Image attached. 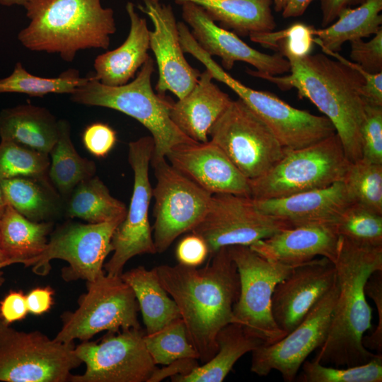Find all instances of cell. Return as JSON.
<instances>
[{"label":"cell","instance_id":"f35d334b","mask_svg":"<svg viewBox=\"0 0 382 382\" xmlns=\"http://www.w3.org/2000/svg\"><path fill=\"white\" fill-rule=\"evenodd\" d=\"M49 154L10 140L0 143V181L17 177L48 175Z\"/></svg>","mask_w":382,"mask_h":382},{"label":"cell","instance_id":"6da1fadb","mask_svg":"<svg viewBox=\"0 0 382 382\" xmlns=\"http://www.w3.org/2000/svg\"><path fill=\"white\" fill-rule=\"evenodd\" d=\"M154 270L175 301L199 360L206 363L218 350L219 332L233 323V309L239 295V275L228 247L209 255L202 268L178 263Z\"/></svg>","mask_w":382,"mask_h":382},{"label":"cell","instance_id":"4dcf8cb0","mask_svg":"<svg viewBox=\"0 0 382 382\" xmlns=\"http://www.w3.org/2000/svg\"><path fill=\"white\" fill-rule=\"evenodd\" d=\"M120 277L134 291L146 334L155 332L180 317L175 301L162 286L154 269L139 266L122 272Z\"/></svg>","mask_w":382,"mask_h":382},{"label":"cell","instance_id":"ac0fdd59","mask_svg":"<svg viewBox=\"0 0 382 382\" xmlns=\"http://www.w3.org/2000/svg\"><path fill=\"white\" fill-rule=\"evenodd\" d=\"M142 1L144 4H139L138 8L149 16L154 25V30H149V45L158 71L156 90L161 95L170 91L181 99L194 88L201 73L184 56L171 6L159 0Z\"/></svg>","mask_w":382,"mask_h":382},{"label":"cell","instance_id":"f6af8a7d","mask_svg":"<svg viewBox=\"0 0 382 382\" xmlns=\"http://www.w3.org/2000/svg\"><path fill=\"white\" fill-rule=\"evenodd\" d=\"M365 294L373 299L378 312V324L374 332L362 338V344L369 351H382V270L372 273L364 286Z\"/></svg>","mask_w":382,"mask_h":382},{"label":"cell","instance_id":"7c38bea8","mask_svg":"<svg viewBox=\"0 0 382 382\" xmlns=\"http://www.w3.org/2000/svg\"><path fill=\"white\" fill-rule=\"evenodd\" d=\"M156 179L154 242L156 253L166 251L181 234L192 231L204 219L212 194L181 173L166 158H151Z\"/></svg>","mask_w":382,"mask_h":382},{"label":"cell","instance_id":"e575fe53","mask_svg":"<svg viewBox=\"0 0 382 382\" xmlns=\"http://www.w3.org/2000/svg\"><path fill=\"white\" fill-rule=\"evenodd\" d=\"M89 79V76H81L79 71L74 69L64 71L57 77H40L30 74L19 62L8 76L0 79V93H23L35 97L50 93L71 94Z\"/></svg>","mask_w":382,"mask_h":382},{"label":"cell","instance_id":"d6a6232c","mask_svg":"<svg viewBox=\"0 0 382 382\" xmlns=\"http://www.w3.org/2000/svg\"><path fill=\"white\" fill-rule=\"evenodd\" d=\"M125 204L110 194L96 176L79 183L64 199V216L90 224L122 222L127 214Z\"/></svg>","mask_w":382,"mask_h":382},{"label":"cell","instance_id":"f1b7e54d","mask_svg":"<svg viewBox=\"0 0 382 382\" xmlns=\"http://www.w3.org/2000/svg\"><path fill=\"white\" fill-rule=\"evenodd\" d=\"M53 221H31L7 204L0 218V242L9 264L25 266L45 249Z\"/></svg>","mask_w":382,"mask_h":382},{"label":"cell","instance_id":"9f6ffc18","mask_svg":"<svg viewBox=\"0 0 382 382\" xmlns=\"http://www.w3.org/2000/svg\"><path fill=\"white\" fill-rule=\"evenodd\" d=\"M7 203L5 200L1 185H0V218L2 216Z\"/></svg>","mask_w":382,"mask_h":382},{"label":"cell","instance_id":"1f68e13d","mask_svg":"<svg viewBox=\"0 0 382 382\" xmlns=\"http://www.w3.org/2000/svg\"><path fill=\"white\" fill-rule=\"evenodd\" d=\"M381 11L382 0H366L356 8H345L333 24L313 28V42L322 50L338 52L345 42L368 37L382 28Z\"/></svg>","mask_w":382,"mask_h":382},{"label":"cell","instance_id":"7402d4cb","mask_svg":"<svg viewBox=\"0 0 382 382\" xmlns=\"http://www.w3.org/2000/svg\"><path fill=\"white\" fill-rule=\"evenodd\" d=\"M339 240L334 224H313L281 230L255 242L250 248L267 260L297 266L316 256L334 262Z\"/></svg>","mask_w":382,"mask_h":382},{"label":"cell","instance_id":"83f0119b","mask_svg":"<svg viewBox=\"0 0 382 382\" xmlns=\"http://www.w3.org/2000/svg\"><path fill=\"white\" fill-rule=\"evenodd\" d=\"M161 1V0H159ZM200 6L215 22L239 35L273 31L276 28L271 6L273 0H175Z\"/></svg>","mask_w":382,"mask_h":382},{"label":"cell","instance_id":"e0dca14e","mask_svg":"<svg viewBox=\"0 0 382 382\" xmlns=\"http://www.w3.org/2000/svg\"><path fill=\"white\" fill-rule=\"evenodd\" d=\"M292 227L258 209L253 199L233 194H213L202 221L191 231L207 243L209 255L224 247L250 246Z\"/></svg>","mask_w":382,"mask_h":382},{"label":"cell","instance_id":"277c9868","mask_svg":"<svg viewBox=\"0 0 382 382\" xmlns=\"http://www.w3.org/2000/svg\"><path fill=\"white\" fill-rule=\"evenodd\" d=\"M102 1L27 0L30 23L18 39L30 51L57 54L68 62L80 50H106L117 28L113 10Z\"/></svg>","mask_w":382,"mask_h":382},{"label":"cell","instance_id":"c3c4849f","mask_svg":"<svg viewBox=\"0 0 382 382\" xmlns=\"http://www.w3.org/2000/svg\"><path fill=\"white\" fill-rule=\"evenodd\" d=\"M28 313L26 296L21 290L10 291L0 301V319L8 325L23 320Z\"/></svg>","mask_w":382,"mask_h":382},{"label":"cell","instance_id":"ffe728a7","mask_svg":"<svg viewBox=\"0 0 382 382\" xmlns=\"http://www.w3.org/2000/svg\"><path fill=\"white\" fill-rule=\"evenodd\" d=\"M180 5L183 18L192 28L193 37L211 57L221 58L223 69L230 70L235 62H243L270 75L289 72V62L280 53L267 54L255 50L235 33L217 25L200 6L188 1Z\"/></svg>","mask_w":382,"mask_h":382},{"label":"cell","instance_id":"bcb514c9","mask_svg":"<svg viewBox=\"0 0 382 382\" xmlns=\"http://www.w3.org/2000/svg\"><path fill=\"white\" fill-rule=\"evenodd\" d=\"M209 255V250L205 241L192 232L180 240L175 250L178 262L188 267H199Z\"/></svg>","mask_w":382,"mask_h":382},{"label":"cell","instance_id":"2e32d148","mask_svg":"<svg viewBox=\"0 0 382 382\" xmlns=\"http://www.w3.org/2000/svg\"><path fill=\"white\" fill-rule=\"evenodd\" d=\"M338 293L336 279L330 289L293 330L278 341L262 344L251 352L250 371L257 376H265L276 370L284 381H294L306 358L325 342Z\"/></svg>","mask_w":382,"mask_h":382},{"label":"cell","instance_id":"74e56055","mask_svg":"<svg viewBox=\"0 0 382 382\" xmlns=\"http://www.w3.org/2000/svg\"><path fill=\"white\" fill-rule=\"evenodd\" d=\"M337 234L356 244L382 246V214L352 203L334 224Z\"/></svg>","mask_w":382,"mask_h":382},{"label":"cell","instance_id":"f907efd6","mask_svg":"<svg viewBox=\"0 0 382 382\" xmlns=\"http://www.w3.org/2000/svg\"><path fill=\"white\" fill-rule=\"evenodd\" d=\"M162 369L157 367L151 374L148 382H159L167 377L175 375H186L199 366L197 359L183 358L177 359Z\"/></svg>","mask_w":382,"mask_h":382},{"label":"cell","instance_id":"7bdbcfd3","mask_svg":"<svg viewBox=\"0 0 382 382\" xmlns=\"http://www.w3.org/2000/svg\"><path fill=\"white\" fill-rule=\"evenodd\" d=\"M351 42L350 58L366 71L382 72V28L368 42L362 39Z\"/></svg>","mask_w":382,"mask_h":382},{"label":"cell","instance_id":"f546056e","mask_svg":"<svg viewBox=\"0 0 382 382\" xmlns=\"http://www.w3.org/2000/svg\"><path fill=\"white\" fill-rule=\"evenodd\" d=\"M216 342L218 350L212 358L186 375L170 377L171 381L221 382L241 357L263 344L237 323L224 326L218 333Z\"/></svg>","mask_w":382,"mask_h":382},{"label":"cell","instance_id":"db71d44e","mask_svg":"<svg viewBox=\"0 0 382 382\" xmlns=\"http://www.w3.org/2000/svg\"><path fill=\"white\" fill-rule=\"evenodd\" d=\"M27 0H0V4L5 6H22L25 4Z\"/></svg>","mask_w":382,"mask_h":382},{"label":"cell","instance_id":"681fc988","mask_svg":"<svg viewBox=\"0 0 382 382\" xmlns=\"http://www.w3.org/2000/svg\"><path fill=\"white\" fill-rule=\"evenodd\" d=\"M54 291L50 286L37 287L26 296L28 313L40 316L50 311L54 303Z\"/></svg>","mask_w":382,"mask_h":382},{"label":"cell","instance_id":"ee69618b","mask_svg":"<svg viewBox=\"0 0 382 382\" xmlns=\"http://www.w3.org/2000/svg\"><path fill=\"white\" fill-rule=\"evenodd\" d=\"M116 132L108 124L94 122L83 132L82 141L86 150L97 158H104L117 142Z\"/></svg>","mask_w":382,"mask_h":382},{"label":"cell","instance_id":"484cf974","mask_svg":"<svg viewBox=\"0 0 382 382\" xmlns=\"http://www.w3.org/2000/svg\"><path fill=\"white\" fill-rule=\"evenodd\" d=\"M0 137L49 154L58 137V120L47 108L32 104L4 109Z\"/></svg>","mask_w":382,"mask_h":382},{"label":"cell","instance_id":"680465c9","mask_svg":"<svg viewBox=\"0 0 382 382\" xmlns=\"http://www.w3.org/2000/svg\"><path fill=\"white\" fill-rule=\"evenodd\" d=\"M4 279L2 277V273L0 272V286L3 284Z\"/></svg>","mask_w":382,"mask_h":382},{"label":"cell","instance_id":"7dc6e473","mask_svg":"<svg viewBox=\"0 0 382 382\" xmlns=\"http://www.w3.org/2000/svg\"><path fill=\"white\" fill-rule=\"evenodd\" d=\"M323 52L337 60H340L357 69L364 77V83L361 89L364 100L377 105H382V72L371 74L366 71L357 63L349 61L337 52L322 50Z\"/></svg>","mask_w":382,"mask_h":382},{"label":"cell","instance_id":"5bb4252c","mask_svg":"<svg viewBox=\"0 0 382 382\" xmlns=\"http://www.w3.org/2000/svg\"><path fill=\"white\" fill-rule=\"evenodd\" d=\"M154 150L151 136L141 137L128 145V162L134 173L133 190L125 218L112 237L113 254L103 267L108 274L120 276L132 257L156 253L149 220L153 197L149 169Z\"/></svg>","mask_w":382,"mask_h":382},{"label":"cell","instance_id":"8d00e7d4","mask_svg":"<svg viewBox=\"0 0 382 382\" xmlns=\"http://www.w3.org/2000/svg\"><path fill=\"white\" fill-rule=\"evenodd\" d=\"M144 340L156 365H167L183 358L199 359L198 354L190 342L180 317L155 332L145 334Z\"/></svg>","mask_w":382,"mask_h":382},{"label":"cell","instance_id":"d590c367","mask_svg":"<svg viewBox=\"0 0 382 382\" xmlns=\"http://www.w3.org/2000/svg\"><path fill=\"white\" fill-rule=\"evenodd\" d=\"M342 182L354 203L382 214V164L363 158L351 162Z\"/></svg>","mask_w":382,"mask_h":382},{"label":"cell","instance_id":"4316f807","mask_svg":"<svg viewBox=\"0 0 382 382\" xmlns=\"http://www.w3.org/2000/svg\"><path fill=\"white\" fill-rule=\"evenodd\" d=\"M0 185L6 203L31 221H53L64 212V199L48 175L13 178Z\"/></svg>","mask_w":382,"mask_h":382},{"label":"cell","instance_id":"836d02e7","mask_svg":"<svg viewBox=\"0 0 382 382\" xmlns=\"http://www.w3.org/2000/svg\"><path fill=\"white\" fill-rule=\"evenodd\" d=\"M49 155L48 178L64 199L79 183L96 174L94 161L81 156L75 149L66 120H58V137Z\"/></svg>","mask_w":382,"mask_h":382},{"label":"cell","instance_id":"4fadbf2b","mask_svg":"<svg viewBox=\"0 0 382 382\" xmlns=\"http://www.w3.org/2000/svg\"><path fill=\"white\" fill-rule=\"evenodd\" d=\"M120 223L68 221L52 231L45 250L25 267L32 266L34 273L46 275L52 260H63L69 265L62 270L65 281H93L105 272V260L112 252V237Z\"/></svg>","mask_w":382,"mask_h":382},{"label":"cell","instance_id":"603a6c76","mask_svg":"<svg viewBox=\"0 0 382 382\" xmlns=\"http://www.w3.org/2000/svg\"><path fill=\"white\" fill-rule=\"evenodd\" d=\"M253 201L262 212L283 220L292 227L334 224L342 211L353 203L342 181L284 197Z\"/></svg>","mask_w":382,"mask_h":382},{"label":"cell","instance_id":"f5cc1de1","mask_svg":"<svg viewBox=\"0 0 382 382\" xmlns=\"http://www.w3.org/2000/svg\"><path fill=\"white\" fill-rule=\"evenodd\" d=\"M313 1L314 0H286L282 10V16L291 18L303 15Z\"/></svg>","mask_w":382,"mask_h":382},{"label":"cell","instance_id":"b9f144b4","mask_svg":"<svg viewBox=\"0 0 382 382\" xmlns=\"http://www.w3.org/2000/svg\"><path fill=\"white\" fill-rule=\"evenodd\" d=\"M361 136V158L382 164V105L364 100Z\"/></svg>","mask_w":382,"mask_h":382},{"label":"cell","instance_id":"7a4b0ae2","mask_svg":"<svg viewBox=\"0 0 382 382\" xmlns=\"http://www.w3.org/2000/svg\"><path fill=\"white\" fill-rule=\"evenodd\" d=\"M288 75H270L247 69L253 76L268 81L282 90L294 88L300 98H307L334 126L350 162L361 158V129L364 117L362 75L342 61L325 54L303 57L286 55Z\"/></svg>","mask_w":382,"mask_h":382},{"label":"cell","instance_id":"30bf717a","mask_svg":"<svg viewBox=\"0 0 382 382\" xmlns=\"http://www.w3.org/2000/svg\"><path fill=\"white\" fill-rule=\"evenodd\" d=\"M239 275L240 291L233 309V323L264 345L282 339L284 332L275 323L272 298L276 286L296 266L267 260L250 246L228 247Z\"/></svg>","mask_w":382,"mask_h":382},{"label":"cell","instance_id":"ab89813d","mask_svg":"<svg viewBox=\"0 0 382 382\" xmlns=\"http://www.w3.org/2000/svg\"><path fill=\"white\" fill-rule=\"evenodd\" d=\"M299 378L303 382H381L382 355L378 354L367 363L335 367L306 360Z\"/></svg>","mask_w":382,"mask_h":382},{"label":"cell","instance_id":"d6986e66","mask_svg":"<svg viewBox=\"0 0 382 382\" xmlns=\"http://www.w3.org/2000/svg\"><path fill=\"white\" fill-rule=\"evenodd\" d=\"M337 279L334 263L326 257L313 259L294 267L276 286L272 313L285 335L293 330Z\"/></svg>","mask_w":382,"mask_h":382},{"label":"cell","instance_id":"816d5d0a","mask_svg":"<svg viewBox=\"0 0 382 382\" xmlns=\"http://www.w3.org/2000/svg\"><path fill=\"white\" fill-rule=\"evenodd\" d=\"M320 1L322 25L328 26L336 21L338 14L345 8L359 6L366 0H318Z\"/></svg>","mask_w":382,"mask_h":382},{"label":"cell","instance_id":"d4e9b609","mask_svg":"<svg viewBox=\"0 0 382 382\" xmlns=\"http://www.w3.org/2000/svg\"><path fill=\"white\" fill-rule=\"evenodd\" d=\"M125 8L130 21L126 40L115 50L98 55L93 62V79L109 86L129 82L150 57L149 30L146 19L137 13L132 2L128 1Z\"/></svg>","mask_w":382,"mask_h":382},{"label":"cell","instance_id":"ba28073f","mask_svg":"<svg viewBox=\"0 0 382 382\" xmlns=\"http://www.w3.org/2000/svg\"><path fill=\"white\" fill-rule=\"evenodd\" d=\"M139 305L132 288L120 276L104 272L96 279L86 282V291L78 299V308L62 316V326L54 339L69 343L75 340H89L107 330L140 329L137 319Z\"/></svg>","mask_w":382,"mask_h":382},{"label":"cell","instance_id":"5b68a950","mask_svg":"<svg viewBox=\"0 0 382 382\" xmlns=\"http://www.w3.org/2000/svg\"><path fill=\"white\" fill-rule=\"evenodd\" d=\"M154 72V61L150 57L137 76L122 86L102 84L91 75L70 94V100L83 105L110 108L137 120L154 139L152 158H166L175 146L197 141L185 135L172 121L170 111L173 103L154 92L151 85Z\"/></svg>","mask_w":382,"mask_h":382},{"label":"cell","instance_id":"9c48e42d","mask_svg":"<svg viewBox=\"0 0 382 382\" xmlns=\"http://www.w3.org/2000/svg\"><path fill=\"white\" fill-rule=\"evenodd\" d=\"M75 347L37 330H16L0 319V381H69L82 363Z\"/></svg>","mask_w":382,"mask_h":382},{"label":"cell","instance_id":"52a82bcc","mask_svg":"<svg viewBox=\"0 0 382 382\" xmlns=\"http://www.w3.org/2000/svg\"><path fill=\"white\" fill-rule=\"evenodd\" d=\"M350 163L337 133L310 146L286 150L266 173L249 180L250 198L284 197L330 186L342 181Z\"/></svg>","mask_w":382,"mask_h":382},{"label":"cell","instance_id":"44dd1931","mask_svg":"<svg viewBox=\"0 0 382 382\" xmlns=\"http://www.w3.org/2000/svg\"><path fill=\"white\" fill-rule=\"evenodd\" d=\"M169 163L211 194L250 197L249 180L211 141L185 143L166 156Z\"/></svg>","mask_w":382,"mask_h":382},{"label":"cell","instance_id":"60d3db41","mask_svg":"<svg viewBox=\"0 0 382 382\" xmlns=\"http://www.w3.org/2000/svg\"><path fill=\"white\" fill-rule=\"evenodd\" d=\"M313 28L302 23H296L282 30L254 33L249 37L256 43L279 51L284 57H300L311 54L314 44Z\"/></svg>","mask_w":382,"mask_h":382},{"label":"cell","instance_id":"8fae6325","mask_svg":"<svg viewBox=\"0 0 382 382\" xmlns=\"http://www.w3.org/2000/svg\"><path fill=\"white\" fill-rule=\"evenodd\" d=\"M209 139L248 180L266 173L286 152L268 126L239 98L231 100Z\"/></svg>","mask_w":382,"mask_h":382},{"label":"cell","instance_id":"3957f363","mask_svg":"<svg viewBox=\"0 0 382 382\" xmlns=\"http://www.w3.org/2000/svg\"><path fill=\"white\" fill-rule=\"evenodd\" d=\"M333 263L337 300L328 337L313 361L335 367L363 364L379 354L365 348L362 338L372 318L364 286L372 273L382 270V246L359 245L340 236Z\"/></svg>","mask_w":382,"mask_h":382},{"label":"cell","instance_id":"11a10c76","mask_svg":"<svg viewBox=\"0 0 382 382\" xmlns=\"http://www.w3.org/2000/svg\"><path fill=\"white\" fill-rule=\"evenodd\" d=\"M286 0H273V4L274 5V10L276 11H282L284 9Z\"/></svg>","mask_w":382,"mask_h":382},{"label":"cell","instance_id":"cb8c5ba5","mask_svg":"<svg viewBox=\"0 0 382 382\" xmlns=\"http://www.w3.org/2000/svg\"><path fill=\"white\" fill-rule=\"evenodd\" d=\"M205 69L194 88L173 103L170 111L172 121L185 135L197 142L209 140V133L231 99L212 82Z\"/></svg>","mask_w":382,"mask_h":382},{"label":"cell","instance_id":"9a60e30c","mask_svg":"<svg viewBox=\"0 0 382 382\" xmlns=\"http://www.w3.org/2000/svg\"><path fill=\"white\" fill-rule=\"evenodd\" d=\"M108 332L99 342L83 341L75 347L86 365L70 382H148L156 368L144 342L141 329ZM117 333V332H116Z\"/></svg>","mask_w":382,"mask_h":382},{"label":"cell","instance_id":"8992f818","mask_svg":"<svg viewBox=\"0 0 382 382\" xmlns=\"http://www.w3.org/2000/svg\"><path fill=\"white\" fill-rule=\"evenodd\" d=\"M184 53L192 55L216 79L228 86L273 132L285 150L306 147L336 133L325 116L295 108L276 96L254 90L235 79L204 52L192 35L183 37Z\"/></svg>","mask_w":382,"mask_h":382},{"label":"cell","instance_id":"6f0895ef","mask_svg":"<svg viewBox=\"0 0 382 382\" xmlns=\"http://www.w3.org/2000/svg\"><path fill=\"white\" fill-rule=\"evenodd\" d=\"M9 265L1 246V242H0V269Z\"/></svg>","mask_w":382,"mask_h":382}]
</instances>
